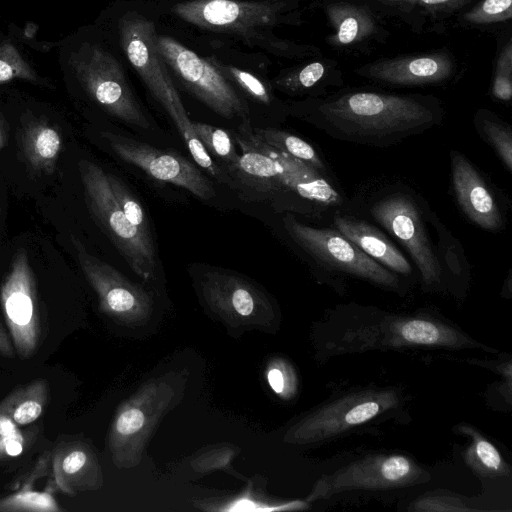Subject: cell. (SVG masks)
Segmentation results:
<instances>
[{
    "label": "cell",
    "instance_id": "6da1fadb",
    "mask_svg": "<svg viewBox=\"0 0 512 512\" xmlns=\"http://www.w3.org/2000/svg\"><path fill=\"white\" fill-rule=\"evenodd\" d=\"M315 331L316 350L324 361L374 350L494 351L445 319L423 313L388 312L357 304L342 305L328 311Z\"/></svg>",
    "mask_w": 512,
    "mask_h": 512
},
{
    "label": "cell",
    "instance_id": "7a4b0ae2",
    "mask_svg": "<svg viewBox=\"0 0 512 512\" xmlns=\"http://www.w3.org/2000/svg\"><path fill=\"white\" fill-rule=\"evenodd\" d=\"M313 123L332 138L376 147L393 145L432 127L436 113L419 100L355 92L319 104Z\"/></svg>",
    "mask_w": 512,
    "mask_h": 512
},
{
    "label": "cell",
    "instance_id": "3957f363",
    "mask_svg": "<svg viewBox=\"0 0 512 512\" xmlns=\"http://www.w3.org/2000/svg\"><path fill=\"white\" fill-rule=\"evenodd\" d=\"M431 476L414 459L400 453H373L324 474L308 500L355 492H384L426 483Z\"/></svg>",
    "mask_w": 512,
    "mask_h": 512
},
{
    "label": "cell",
    "instance_id": "277c9868",
    "mask_svg": "<svg viewBox=\"0 0 512 512\" xmlns=\"http://www.w3.org/2000/svg\"><path fill=\"white\" fill-rule=\"evenodd\" d=\"M401 404L400 393L393 388H353L313 410L295 434L301 442H327L378 418L391 416Z\"/></svg>",
    "mask_w": 512,
    "mask_h": 512
},
{
    "label": "cell",
    "instance_id": "5b68a950",
    "mask_svg": "<svg viewBox=\"0 0 512 512\" xmlns=\"http://www.w3.org/2000/svg\"><path fill=\"white\" fill-rule=\"evenodd\" d=\"M78 167L90 212L131 269L150 278L157 264L152 237L128 222L111 190L107 172L89 160H81Z\"/></svg>",
    "mask_w": 512,
    "mask_h": 512
},
{
    "label": "cell",
    "instance_id": "8992f818",
    "mask_svg": "<svg viewBox=\"0 0 512 512\" xmlns=\"http://www.w3.org/2000/svg\"><path fill=\"white\" fill-rule=\"evenodd\" d=\"M283 223L291 239L321 267L383 289L401 291L396 273L365 254L338 230L309 226L292 215H287Z\"/></svg>",
    "mask_w": 512,
    "mask_h": 512
},
{
    "label": "cell",
    "instance_id": "52a82bcc",
    "mask_svg": "<svg viewBox=\"0 0 512 512\" xmlns=\"http://www.w3.org/2000/svg\"><path fill=\"white\" fill-rule=\"evenodd\" d=\"M119 35L128 61L169 114L184 142L195 137L192 121L157 50L154 23L137 12H128L119 22Z\"/></svg>",
    "mask_w": 512,
    "mask_h": 512
},
{
    "label": "cell",
    "instance_id": "ba28073f",
    "mask_svg": "<svg viewBox=\"0 0 512 512\" xmlns=\"http://www.w3.org/2000/svg\"><path fill=\"white\" fill-rule=\"evenodd\" d=\"M70 62L84 89L103 109L129 125L149 128L122 66L111 53L85 44L71 55Z\"/></svg>",
    "mask_w": 512,
    "mask_h": 512
},
{
    "label": "cell",
    "instance_id": "9c48e42d",
    "mask_svg": "<svg viewBox=\"0 0 512 512\" xmlns=\"http://www.w3.org/2000/svg\"><path fill=\"white\" fill-rule=\"evenodd\" d=\"M157 50L183 84L220 116L248 121V107L223 73L172 37L157 36Z\"/></svg>",
    "mask_w": 512,
    "mask_h": 512
},
{
    "label": "cell",
    "instance_id": "30bf717a",
    "mask_svg": "<svg viewBox=\"0 0 512 512\" xmlns=\"http://www.w3.org/2000/svg\"><path fill=\"white\" fill-rule=\"evenodd\" d=\"M0 304L15 351L21 359L31 358L42 337L36 279L25 249L14 254L0 287Z\"/></svg>",
    "mask_w": 512,
    "mask_h": 512
},
{
    "label": "cell",
    "instance_id": "8fae6325",
    "mask_svg": "<svg viewBox=\"0 0 512 512\" xmlns=\"http://www.w3.org/2000/svg\"><path fill=\"white\" fill-rule=\"evenodd\" d=\"M370 214L407 249L424 288H440L444 276L416 200L407 193L393 192L376 200L370 206Z\"/></svg>",
    "mask_w": 512,
    "mask_h": 512
},
{
    "label": "cell",
    "instance_id": "7c38bea8",
    "mask_svg": "<svg viewBox=\"0 0 512 512\" xmlns=\"http://www.w3.org/2000/svg\"><path fill=\"white\" fill-rule=\"evenodd\" d=\"M103 135L119 158L140 168L150 177L182 187L203 200L215 196L207 177L184 157L110 132Z\"/></svg>",
    "mask_w": 512,
    "mask_h": 512
},
{
    "label": "cell",
    "instance_id": "4fadbf2b",
    "mask_svg": "<svg viewBox=\"0 0 512 512\" xmlns=\"http://www.w3.org/2000/svg\"><path fill=\"white\" fill-rule=\"evenodd\" d=\"M278 9L273 0H188L172 7L175 15L195 26L242 35L274 24Z\"/></svg>",
    "mask_w": 512,
    "mask_h": 512
},
{
    "label": "cell",
    "instance_id": "5bb4252c",
    "mask_svg": "<svg viewBox=\"0 0 512 512\" xmlns=\"http://www.w3.org/2000/svg\"><path fill=\"white\" fill-rule=\"evenodd\" d=\"M452 185L462 212L480 228L496 232L503 226L498 203L479 171L462 153H450Z\"/></svg>",
    "mask_w": 512,
    "mask_h": 512
},
{
    "label": "cell",
    "instance_id": "9a60e30c",
    "mask_svg": "<svg viewBox=\"0 0 512 512\" xmlns=\"http://www.w3.org/2000/svg\"><path fill=\"white\" fill-rule=\"evenodd\" d=\"M74 246L80 268L98 293L101 305L116 314L133 310L142 294L128 284L115 268L90 254L79 241H74Z\"/></svg>",
    "mask_w": 512,
    "mask_h": 512
},
{
    "label": "cell",
    "instance_id": "2e32d148",
    "mask_svg": "<svg viewBox=\"0 0 512 512\" xmlns=\"http://www.w3.org/2000/svg\"><path fill=\"white\" fill-rule=\"evenodd\" d=\"M333 223L340 233L365 254L396 274L408 275L412 268L405 256L371 224L346 215H335Z\"/></svg>",
    "mask_w": 512,
    "mask_h": 512
},
{
    "label": "cell",
    "instance_id": "e0dca14e",
    "mask_svg": "<svg viewBox=\"0 0 512 512\" xmlns=\"http://www.w3.org/2000/svg\"><path fill=\"white\" fill-rule=\"evenodd\" d=\"M451 71L447 56L429 55L380 62L368 68L367 75L389 83L417 85L443 81Z\"/></svg>",
    "mask_w": 512,
    "mask_h": 512
},
{
    "label": "cell",
    "instance_id": "ac0fdd59",
    "mask_svg": "<svg viewBox=\"0 0 512 512\" xmlns=\"http://www.w3.org/2000/svg\"><path fill=\"white\" fill-rule=\"evenodd\" d=\"M51 467L55 488L66 495L73 496L93 484V456L81 442H59L51 453Z\"/></svg>",
    "mask_w": 512,
    "mask_h": 512
},
{
    "label": "cell",
    "instance_id": "d6986e66",
    "mask_svg": "<svg viewBox=\"0 0 512 512\" xmlns=\"http://www.w3.org/2000/svg\"><path fill=\"white\" fill-rule=\"evenodd\" d=\"M20 144L27 164L36 172L50 174L54 171L63 146L60 131L43 119H33L23 124Z\"/></svg>",
    "mask_w": 512,
    "mask_h": 512
},
{
    "label": "cell",
    "instance_id": "ffe728a7",
    "mask_svg": "<svg viewBox=\"0 0 512 512\" xmlns=\"http://www.w3.org/2000/svg\"><path fill=\"white\" fill-rule=\"evenodd\" d=\"M49 383L38 378L12 391L0 402V410L20 427L32 424L49 403Z\"/></svg>",
    "mask_w": 512,
    "mask_h": 512
},
{
    "label": "cell",
    "instance_id": "44dd1931",
    "mask_svg": "<svg viewBox=\"0 0 512 512\" xmlns=\"http://www.w3.org/2000/svg\"><path fill=\"white\" fill-rule=\"evenodd\" d=\"M457 433L470 438L463 459L466 465L482 477L510 475V467L498 449L473 426L462 423L456 426Z\"/></svg>",
    "mask_w": 512,
    "mask_h": 512
},
{
    "label": "cell",
    "instance_id": "7402d4cb",
    "mask_svg": "<svg viewBox=\"0 0 512 512\" xmlns=\"http://www.w3.org/2000/svg\"><path fill=\"white\" fill-rule=\"evenodd\" d=\"M253 133L267 145L295 157L318 171L325 173L326 166L322 158L314 147L302 138L289 132L272 128H255L253 129Z\"/></svg>",
    "mask_w": 512,
    "mask_h": 512
},
{
    "label": "cell",
    "instance_id": "603a6c76",
    "mask_svg": "<svg viewBox=\"0 0 512 512\" xmlns=\"http://www.w3.org/2000/svg\"><path fill=\"white\" fill-rule=\"evenodd\" d=\"M62 508L50 491H36L21 486L16 492L0 498V512H60Z\"/></svg>",
    "mask_w": 512,
    "mask_h": 512
},
{
    "label": "cell",
    "instance_id": "cb8c5ba5",
    "mask_svg": "<svg viewBox=\"0 0 512 512\" xmlns=\"http://www.w3.org/2000/svg\"><path fill=\"white\" fill-rule=\"evenodd\" d=\"M192 127L208 153L219 158L234 172L240 155L237 154L229 134L223 129L201 122H192Z\"/></svg>",
    "mask_w": 512,
    "mask_h": 512
},
{
    "label": "cell",
    "instance_id": "d4e9b609",
    "mask_svg": "<svg viewBox=\"0 0 512 512\" xmlns=\"http://www.w3.org/2000/svg\"><path fill=\"white\" fill-rule=\"evenodd\" d=\"M479 134L495 150L509 172L512 171V130L497 118L479 117L476 122Z\"/></svg>",
    "mask_w": 512,
    "mask_h": 512
},
{
    "label": "cell",
    "instance_id": "484cf974",
    "mask_svg": "<svg viewBox=\"0 0 512 512\" xmlns=\"http://www.w3.org/2000/svg\"><path fill=\"white\" fill-rule=\"evenodd\" d=\"M107 177L114 197L128 222L144 235L151 237L149 222L140 202L121 179L111 173H107Z\"/></svg>",
    "mask_w": 512,
    "mask_h": 512
},
{
    "label": "cell",
    "instance_id": "4316f807",
    "mask_svg": "<svg viewBox=\"0 0 512 512\" xmlns=\"http://www.w3.org/2000/svg\"><path fill=\"white\" fill-rule=\"evenodd\" d=\"M436 229L438 231L439 244L437 256L440 262V266L443 270L446 268L449 275L456 278L463 279L466 275L468 268L466 267V260L463 255L462 248L459 243L446 228L437 221V218L433 219ZM444 276V275H443Z\"/></svg>",
    "mask_w": 512,
    "mask_h": 512
},
{
    "label": "cell",
    "instance_id": "83f0119b",
    "mask_svg": "<svg viewBox=\"0 0 512 512\" xmlns=\"http://www.w3.org/2000/svg\"><path fill=\"white\" fill-rule=\"evenodd\" d=\"M14 79L36 81L37 75L9 41L0 45V84Z\"/></svg>",
    "mask_w": 512,
    "mask_h": 512
},
{
    "label": "cell",
    "instance_id": "f1b7e54d",
    "mask_svg": "<svg viewBox=\"0 0 512 512\" xmlns=\"http://www.w3.org/2000/svg\"><path fill=\"white\" fill-rule=\"evenodd\" d=\"M224 71L237 82V84L254 100L268 105L271 96L264 83L253 74L236 67L223 66Z\"/></svg>",
    "mask_w": 512,
    "mask_h": 512
},
{
    "label": "cell",
    "instance_id": "f546056e",
    "mask_svg": "<svg viewBox=\"0 0 512 512\" xmlns=\"http://www.w3.org/2000/svg\"><path fill=\"white\" fill-rule=\"evenodd\" d=\"M512 0H485L479 7L466 15L475 23L504 20L511 17Z\"/></svg>",
    "mask_w": 512,
    "mask_h": 512
},
{
    "label": "cell",
    "instance_id": "4dcf8cb0",
    "mask_svg": "<svg viewBox=\"0 0 512 512\" xmlns=\"http://www.w3.org/2000/svg\"><path fill=\"white\" fill-rule=\"evenodd\" d=\"M399 7H419L431 12H444L458 9L470 0H374Z\"/></svg>",
    "mask_w": 512,
    "mask_h": 512
},
{
    "label": "cell",
    "instance_id": "1f68e13d",
    "mask_svg": "<svg viewBox=\"0 0 512 512\" xmlns=\"http://www.w3.org/2000/svg\"><path fill=\"white\" fill-rule=\"evenodd\" d=\"M413 509L419 511H470L456 497L445 495H431L418 499Z\"/></svg>",
    "mask_w": 512,
    "mask_h": 512
},
{
    "label": "cell",
    "instance_id": "d6a6232c",
    "mask_svg": "<svg viewBox=\"0 0 512 512\" xmlns=\"http://www.w3.org/2000/svg\"><path fill=\"white\" fill-rule=\"evenodd\" d=\"M144 421L145 417L142 411L137 408H130L119 415L115 428L119 434L127 436L140 430Z\"/></svg>",
    "mask_w": 512,
    "mask_h": 512
},
{
    "label": "cell",
    "instance_id": "836d02e7",
    "mask_svg": "<svg viewBox=\"0 0 512 512\" xmlns=\"http://www.w3.org/2000/svg\"><path fill=\"white\" fill-rule=\"evenodd\" d=\"M27 443V437L19 429L18 431L0 438L1 454L2 456H18L20 455Z\"/></svg>",
    "mask_w": 512,
    "mask_h": 512
},
{
    "label": "cell",
    "instance_id": "e575fe53",
    "mask_svg": "<svg viewBox=\"0 0 512 512\" xmlns=\"http://www.w3.org/2000/svg\"><path fill=\"white\" fill-rule=\"evenodd\" d=\"M324 74V67L320 62H313L303 68L297 78V84L302 88L312 87Z\"/></svg>",
    "mask_w": 512,
    "mask_h": 512
},
{
    "label": "cell",
    "instance_id": "d590c367",
    "mask_svg": "<svg viewBox=\"0 0 512 512\" xmlns=\"http://www.w3.org/2000/svg\"><path fill=\"white\" fill-rule=\"evenodd\" d=\"M359 32V22L356 17L349 15L339 25L338 40L342 44L353 42Z\"/></svg>",
    "mask_w": 512,
    "mask_h": 512
},
{
    "label": "cell",
    "instance_id": "8d00e7d4",
    "mask_svg": "<svg viewBox=\"0 0 512 512\" xmlns=\"http://www.w3.org/2000/svg\"><path fill=\"white\" fill-rule=\"evenodd\" d=\"M492 92L493 95L500 100L509 101L511 99L512 84L510 73L505 74L499 72L494 80Z\"/></svg>",
    "mask_w": 512,
    "mask_h": 512
},
{
    "label": "cell",
    "instance_id": "74e56055",
    "mask_svg": "<svg viewBox=\"0 0 512 512\" xmlns=\"http://www.w3.org/2000/svg\"><path fill=\"white\" fill-rule=\"evenodd\" d=\"M267 379L274 392L280 394L285 388V379L283 372L278 368H272L268 372Z\"/></svg>",
    "mask_w": 512,
    "mask_h": 512
},
{
    "label": "cell",
    "instance_id": "f35d334b",
    "mask_svg": "<svg viewBox=\"0 0 512 512\" xmlns=\"http://www.w3.org/2000/svg\"><path fill=\"white\" fill-rule=\"evenodd\" d=\"M15 348L10 340L6 330L3 328L0 322V355L4 357L12 358L15 355Z\"/></svg>",
    "mask_w": 512,
    "mask_h": 512
},
{
    "label": "cell",
    "instance_id": "ab89813d",
    "mask_svg": "<svg viewBox=\"0 0 512 512\" xmlns=\"http://www.w3.org/2000/svg\"><path fill=\"white\" fill-rule=\"evenodd\" d=\"M19 430V426L12 418L0 410V438L6 437Z\"/></svg>",
    "mask_w": 512,
    "mask_h": 512
},
{
    "label": "cell",
    "instance_id": "60d3db41",
    "mask_svg": "<svg viewBox=\"0 0 512 512\" xmlns=\"http://www.w3.org/2000/svg\"><path fill=\"white\" fill-rule=\"evenodd\" d=\"M6 141V130L4 123L0 119V153Z\"/></svg>",
    "mask_w": 512,
    "mask_h": 512
},
{
    "label": "cell",
    "instance_id": "b9f144b4",
    "mask_svg": "<svg viewBox=\"0 0 512 512\" xmlns=\"http://www.w3.org/2000/svg\"><path fill=\"white\" fill-rule=\"evenodd\" d=\"M1 456H2V454H1V446H0V457H1Z\"/></svg>",
    "mask_w": 512,
    "mask_h": 512
}]
</instances>
